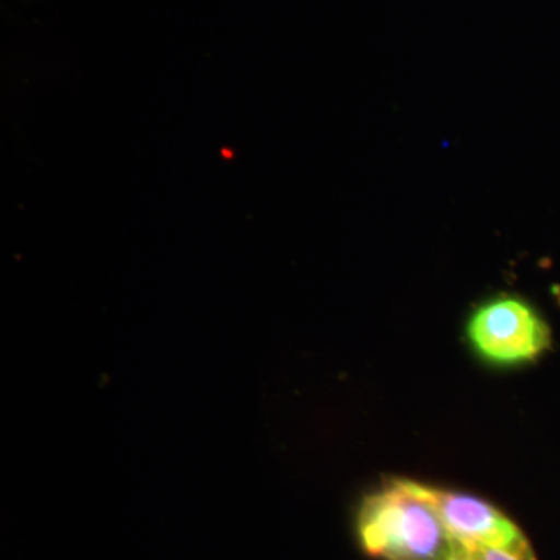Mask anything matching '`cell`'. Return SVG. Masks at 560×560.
Returning a JSON list of instances; mask_svg holds the SVG:
<instances>
[{
  "label": "cell",
  "instance_id": "2",
  "mask_svg": "<svg viewBox=\"0 0 560 560\" xmlns=\"http://www.w3.org/2000/svg\"><path fill=\"white\" fill-rule=\"evenodd\" d=\"M467 337L482 359L497 364L537 359L551 345L550 327L539 313L512 296L485 302L471 313Z\"/></svg>",
  "mask_w": 560,
  "mask_h": 560
},
{
  "label": "cell",
  "instance_id": "1",
  "mask_svg": "<svg viewBox=\"0 0 560 560\" xmlns=\"http://www.w3.org/2000/svg\"><path fill=\"white\" fill-rule=\"evenodd\" d=\"M357 528L364 551L385 560H467L466 548L404 478L363 500Z\"/></svg>",
  "mask_w": 560,
  "mask_h": 560
},
{
  "label": "cell",
  "instance_id": "4",
  "mask_svg": "<svg viewBox=\"0 0 560 560\" xmlns=\"http://www.w3.org/2000/svg\"><path fill=\"white\" fill-rule=\"evenodd\" d=\"M467 560H521L493 548L481 547V545H464Z\"/></svg>",
  "mask_w": 560,
  "mask_h": 560
},
{
  "label": "cell",
  "instance_id": "3",
  "mask_svg": "<svg viewBox=\"0 0 560 560\" xmlns=\"http://www.w3.org/2000/svg\"><path fill=\"white\" fill-rule=\"evenodd\" d=\"M410 488L429 501L453 536L463 545H481L521 560H537L522 529L503 512L475 497L448 492L408 480Z\"/></svg>",
  "mask_w": 560,
  "mask_h": 560
}]
</instances>
